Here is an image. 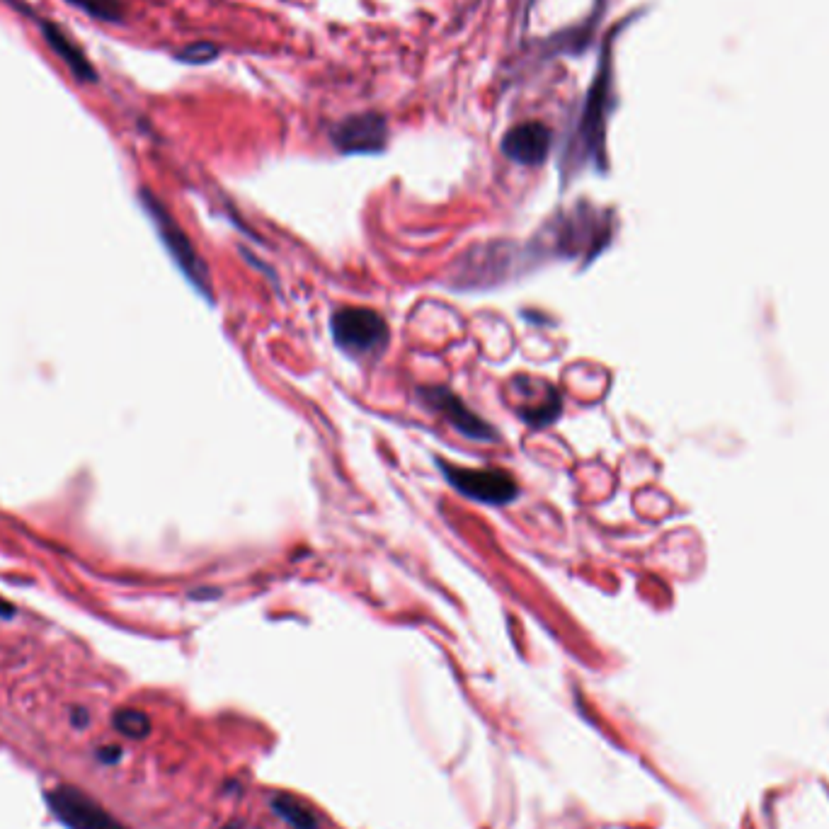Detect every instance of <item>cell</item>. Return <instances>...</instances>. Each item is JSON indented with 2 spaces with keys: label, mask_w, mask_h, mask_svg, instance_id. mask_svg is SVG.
Listing matches in <instances>:
<instances>
[{
  "label": "cell",
  "mask_w": 829,
  "mask_h": 829,
  "mask_svg": "<svg viewBox=\"0 0 829 829\" xmlns=\"http://www.w3.org/2000/svg\"><path fill=\"white\" fill-rule=\"evenodd\" d=\"M330 333L335 345L352 357L379 354L388 345V325L381 313L362 306H347L333 313Z\"/></svg>",
  "instance_id": "6da1fadb"
},
{
  "label": "cell",
  "mask_w": 829,
  "mask_h": 829,
  "mask_svg": "<svg viewBox=\"0 0 829 829\" xmlns=\"http://www.w3.org/2000/svg\"><path fill=\"white\" fill-rule=\"evenodd\" d=\"M141 202H144L148 216H151L153 224H156V228H158L160 240H163V245L168 248V253L173 255L177 267H180L182 274H185V277L194 284V289H197L199 294L207 296V299L211 301L207 265H204L202 257L197 255V250H194L190 238L185 236V231L177 226V221L168 214V209H165L163 204H160L151 192H148V190L141 192Z\"/></svg>",
  "instance_id": "7a4b0ae2"
},
{
  "label": "cell",
  "mask_w": 829,
  "mask_h": 829,
  "mask_svg": "<svg viewBox=\"0 0 829 829\" xmlns=\"http://www.w3.org/2000/svg\"><path fill=\"white\" fill-rule=\"evenodd\" d=\"M437 466L463 497H471L480 505H510L519 495L517 480L502 468H463L444 459H437Z\"/></svg>",
  "instance_id": "3957f363"
},
{
  "label": "cell",
  "mask_w": 829,
  "mask_h": 829,
  "mask_svg": "<svg viewBox=\"0 0 829 829\" xmlns=\"http://www.w3.org/2000/svg\"><path fill=\"white\" fill-rule=\"evenodd\" d=\"M417 400H420L427 410L442 415L444 420L466 439H473V442H495L497 439L493 427L485 420H480V417L473 413L454 391H449V388L422 386L417 388Z\"/></svg>",
  "instance_id": "277c9868"
},
{
  "label": "cell",
  "mask_w": 829,
  "mask_h": 829,
  "mask_svg": "<svg viewBox=\"0 0 829 829\" xmlns=\"http://www.w3.org/2000/svg\"><path fill=\"white\" fill-rule=\"evenodd\" d=\"M49 805L54 815L68 829H127L119 820L107 813L102 805L90 800L83 791L71 786H59L49 791Z\"/></svg>",
  "instance_id": "5b68a950"
},
{
  "label": "cell",
  "mask_w": 829,
  "mask_h": 829,
  "mask_svg": "<svg viewBox=\"0 0 829 829\" xmlns=\"http://www.w3.org/2000/svg\"><path fill=\"white\" fill-rule=\"evenodd\" d=\"M333 144L347 156H371L388 144V122L383 114L364 112L342 119L333 129Z\"/></svg>",
  "instance_id": "8992f818"
},
{
  "label": "cell",
  "mask_w": 829,
  "mask_h": 829,
  "mask_svg": "<svg viewBox=\"0 0 829 829\" xmlns=\"http://www.w3.org/2000/svg\"><path fill=\"white\" fill-rule=\"evenodd\" d=\"M514 398H517L519 417L531 427H546L560 415L563 400H560L556 386L543 379H529L517 376L512 381Z\"/></svg>",
  "instance_id": "52a82bcc"
},
{
  "label": "cell",
  "mask_w": 829,
  "mask_h": 829,
  "mask_svg": "<svg viewBox=\"0 0 829 829\" xmlns=\"http://www.w3.org/2000/svg\"><path fill=\"white\" fill-rule=\"evenodd\" d=\"M553 144V131L543 122H522L502 139V153L519 165H541Z\"/></svg>",
  "instance_id": "ba28073f"
},
{
  "label": "cell",
  "mask_w": 829,
  "mask_h": 829,
  "mask_svg": "<svg viewBox=\"0 0 829 829\" xmlns=\"http://www.w3.org/2000/svg\"><path fill=\"white\" fill-rule=\"evenodd\" d=\"M42 32L49 47L54 49V54L59 56V59L68 66V71L73 73V78H78L80 83H93L97 76H95L93 64H90L88 56H85V51L80 49L59 25L42 22Z\"/></svg>",
  "instance_id": "9c48e42d"
},
{
  "label": "cell",
  "mask_w": 829,
  "mask_h": 829,
  "mask_svg": "<svg viewBox=\"0 0 829 829\" xmlns=\"http://www.w3.org/2000/svg\"><path fill=\"white\" fill-rule=\"evenodd\" d=\"M272 810L294 829H316V817L299 798L279 793V796L272 798Z\"/></svg>",
  "instance_id": "30bf717a"
},
{
  "label": "cell",
  "mask_w": 829,
  "mask_h": 829,
  "mask_svg": "<svg viewBox=\"0 0 829 829\" xmlns=\"http://www.w3.org/2000/svg\"><path fill=\"white\" fill-rule=\"evenodd\" d=\"M112 723L119 733L127 737H136V740H141V737L151 733V720H148L146 713L134 711V708H122V711L114 713Z\"/></svg>",
  "instance_id": "8fae6325"
},
{
  "label": "cell",
  "mask_w": 829,
  "mask_h": 829,
  "mask_svg": "<svg viewBox=\"0 0 829 829\" xmlns=\"http://www.w3.org/2000/svg\"><path fill=\"white\" fill-rule=\"evenodd\" d=\"M66 3L76 5L85 15L100 22H119L124 15L122 0H66Z\"/></svg>",
  "instance_id": "7c38bea8"
},
{
  "label": "cell",
  "mask_w": 829,
  "mask_h": 829,
  "mask_svg": "<svg viewBox=\"0 0 829 829\" xmlns=\"http://www.w3.org/2000/svg\"><path fill=\"white\" fill-rule=\"evenodd\" d=\"M216 56H219V49L214 47V44L209 42H199V44H192V47H187L185 51H180L177 54V59L185 61V64H209V61H214Z\"/></svg>",
  "instance_id": "4fadbf2b"
},
{
  "label": "cell",
  "mask_w": 829,
  "mask_h": 829,
  "mask_svg": "<svg viewBox=\"0 0 829 829\" xmlns=\"http://www.w3.org/2000/svg\"><path fill=\"white\" fill-rule=\"evenodd\" d=\"M97 757H100L105 764H114V762H119V757H122V750H119V747H114V745L100 747Z\"/></svg>",
  "instance_id": "5bb4252c"
},
{
  "label": "cell",
  "mask_w": 829,
  "mask_h": 829,
  "mask_svg": "<svg viewBox=\"0 0 829 829\" xmlns=\"http://www.w3.org/2000/svg\"><path fill=\"white\" fill-rule=\"evenodd\" d=\"M73 723H78L80 728H83V725L88 723V713H85L83 708H78V711H73Z\"/></svg>",
  "instance_id": "9a60e30c"
},
{
  "label": "cell",
  "mask_w": 829,
  "mask_h": 829,
  "mask_svg": "<svg viewBox=\"0 0 829 829\" xmlns=\"http://www.w3.org/2000/svg\"><path fill=\"white\" fill-rule=\"evenodd\" d=\"M0 616H5V619L13 616V606H10L8 602H3V599H0Z\"/></svg>",
  "instance_id": "2e32d148"
},
{
  "label": "cell",
  "mask_w": 829,
  "mask_h": 829,
  "mask_svg": "<svg viewBox=\"0 0 829 829\" xmlns=\"http://www.w3.org/2000/svg\"><path fill=\"white\" fill-rule=\"evenodd\" d=\"M224 829H243V827H240V825H238V822H231V825H226Z\"/></svg>",
  "instance_id": "e0dca14e"
}]
</instances>
